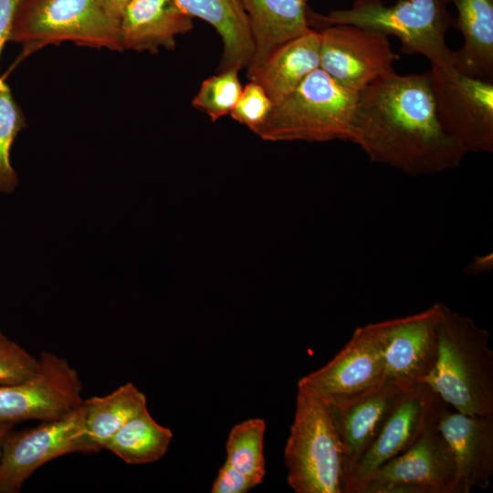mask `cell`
I'll return each instance as SVG.
<instances>
[{
	"label": "cell",
	"instance_id": "cell-26",
	"mask_svg": "<svg viewBox=\"0 0 493 493\" xmlns=\"http://www.w3.org/2000/svg\"><path fill=\"white\" fill-rule=\"evenodd\" d=\"M243 87L238 70L228 69L205 79L194 97L192 105L205 112L212 121L230 114Z\"/></svg>",
	"mask_w": 493,
	"mask_h": 493
},
{
	"label": "cell",
	"instance_id": "cell-6",
	"mask_svg": "<svg viewBox=\"0 0 493 493\" xmlns=\"http://www.w3.org/2000/svg\"><path fill=\"white\" fill-rule=\"evenodd\" d=\"M9 41L22 46L19 61L45 46L63 42L123 51L120 22L98 0H21Z\"/></svg>",
	"mask_w": 493,
	"mask_h": 493
},
{
	"label": "cell",
	"instance_id": "cell-3",
	"mask_svg": "<svg viewBox=\"0 0 493 493\" xmlns=\"http://www.w3.org/2000/svg\"><path fill=\"white\" fill-rule=\"evenodd\" d=\"M448 0H399L386 5L382 0H355L347 9H335L326 15L307 9L309 26L351 25L394 36L401 51L420 54L432 67L452 72L454 51L446 44L447 31L454 26Z\"/></svg>",
	"mask_w": 493,
	"mask_h": 493
},
{
	"label": "cell",
	"instance_id": "cell-14",
	"mask_svg": "<svg viewBox=\"0 0 493 493\" xmlns=\"http://www.w3.org/2000/svg\"><path fill=\"white\" fill-rule=\"evenodd\" d=\"M442 402L438 394L425 383L409 387L344 481L343 493H348L355 484L407 450Z\"/></svg>",
	"mask_w": 493,
	"mask_h": 493
},
{
	"label": "cell",
	"instance_id": "cell-24",
	"mask_svg": "<svg viewBox=\"0 0 493 493\" xmlns=\"http://www.w3.org/2000/svg\"><path fill=\"white\" fill-rule=\"evenodd\" d=\"M173 437L171 429L159 425L145 409L121 426L103 449L130 465L148 464L165 455Z\"/></svg>",
	"mask_w": 493,
	"mask_h": 493
},
{
	"label": "cell",
	"instance_id": "cell-8",
	"mask_svg": "<svg viewBox=\"0 0 493 493\" xmlns=\"http://www.w3.org/2000/svg\"><path fill=\"white\" fill-rule=\"evenodd\" d=\"M434 107L443 131L466 152H493V82L428 71Z\"/></svg>",
	"mask_w": 493,
	"mask_h": 493
},
{
	"label": "cell",
	"instance_id": "cell-20",
	"mask_svg": "<svg viewBox=\"0 0 493 493\" xmlns=\"http://www.w3.org/2000/svg\"><path fill=\"white\" fill-rule=\"evenodd\" d=\"M320 32L309 28L274 49L263 64L247 77L265 89L274 105L320 68Z\"/></svg>",
	"mask_w": 493,
	"mask_h": 493
},
{
	"label": "cell",
	"instance_id": "cell-17",
	"mask_svg": "<svg viewBox=\"0 0 493 493\" xmlns=\"http://www.w3.org/2000/svg\"><path fill=\"white\" fill-rule=\"evenodd\" d=\"M193 18L173 0H131L120 19L123 50L156 53L173 49L178 35L193 29Z\"/></svg>",
	"mask_w": 493,
	"mask_h": 493
},
{
	"label": "cell",
	"instance_id": "cell-27",
	"mask_svg": "<svg viewBox=\"0 0 493 493\" xmlns=\"http://www.w3.org/2000/svg\"><path fill=\"white\" fill-rule=\"evenodd\" d=\"M272 108L273 102L265 89L258 83L250 80L243 88L230 115L236 121L257 134L267 120Z\"/></svg>",
	"mask_w": 493,
	"mask_h": 493
},
{
	"label": "cell",
	"instance_id": "cell-4",
	"mask_svg": "<svg viewBox=\"0 0 493 493\" xmlns=\"http://www.w3.org/2000/svg\"><path fill=\"white\" fill-rule=\"evenodd\" d=\"M357 99L318 68L273 105L257 135L271 142H350Z\"/></svg>",
	"mask_w": 493,
	"mask_h": 493
},
{
	"label": "cell",
	"instance_id": "cell-10",
	"mask_svg": "<svg viewBox=\"0 0 493 493\" xmlns=\"http://www.w3.org/2000/svg\"><path fill=\"white\" fill-rule=\"evenodd\" d=\"M384 381L383 347L369 323L356 328L333 359L299 379L298 387L310 390L327 405L342 406L370 393Z\"/></svg>",
	"mask_w": 493,
	"mask_h": 493
},
{
	"label": "cell",
	"instance_id": "cell-23",
	"mask_svg": "<svg viewBox=\"0 0 493 493\" xmlns=\"http://www.w3.org/2000/svg\"><path fill=\"white\" fill-rule=\"evenodd\" d=\"M84 435L89 453L103 449L106 442L129 420L147 409L146 396L127 383L104 396L83 400Z\"/></svg>",
	"mask_w": 493,
	"mask_h": 493
},
{
	"label": "cell",
	"instance_id": "cell-25",
	"mask_svg": "<svg viewBox=\"0 0 493 493\" xmlns=\"http://www.w3.org/2000/svg\"><path fill=\"white\" fill-rule=\"evenodd\" d=\"M26 126L25 116L16 104L10 88L0 77V192L13 193L19 178L10 161L13 142Z\"/></svg>",
	"mask_w": 493,
	"mask_h": 493
},
{
	"label": "cell",
	"instance_id": "cell-31",
	"mask_svg": "<svg viewBox=\"0 0 493 493\" xmlns=\"http://www.w3.org/2000/svg\"><path fill=\"white\" fill-rule=\"evenodd\" d=\"M131 0H98L101 8L113 19L120 22L124 8Z\"/></svg>",
	"mask_w": 493,
	"mask_h": 493
},
{
	"label": "cell",
	"instance_id": "cell-30",
	"mask_svg": "<svg viewBox=\"0 0 493 493\" xmlns=\"http://www.w3.org/2000/svg\"><path fill=\"white\" fill-rule=\"evenodd\" d=\"M493 267V255L486 254L475 256L474 259L465 267V273L467 275H479L489 273Z\"/></svg>",
	"mask_w": 493,
	"mask_h": 493
},
{
	"label": "cell",
	"instance_id": "cell-11",
	"mask_svg": "<svg viewBox=\"0 0 493 493\" xmlns=\"http://www.w3.org/2000/svg\"><path fill=\"white\" fill-rule=\"evenodd\" d=\"M38 362L28 379L0 385V422L52 421L83 403L79 374L66 358L41 351Z\"/></svg>",
	"mask_w": 493,
	"mask_h": 493
},
{
	"label": "cell",
	"instance_id": "cell-2",
	"mask_svg": "<svg viewBox=\"0 0 493 493\" xmlns=\"http://www.w3.org/2000/svg\"><path fill=\"white\" fill-rule=\"evenodd\" d=\"M437 357L424 381L456 411L493 415V351L489 332L438 303Z\"/></svg>",
	"mask_w": 493,
	"mask_h": 493
},
{
	"label": "cell",
	"instance_id": "cell-5",
	"mask_svg": "<svg viewBox=\"0 0 493 493\" xmlns=\"http://www.w3.org/2000/svg\"><path fill=\"white\" fill-rule=\"evenodd\" d=\"M284 459L288 483L296 493L343 492V452L329 408L304 387H298Z\"/></svg>",
	"mask_w": 493,
	"mask_h": 493
},
{
	"label": "cell",
	"instance_id": "cell-19",
	"mask_svg": "<svg viewBox=\"0 0 493 493\" xmlns=\"http://www.w3.org/2000/svg\"><path fill=\"white\" fill-rule=\"evenodd\" d=\"M184 14L200 18L220 35L223 52L218 72L247 68L254 43L241 0H173Z\"/></svg>",
	"mask_w": 493,
	"mask_h": 493
},
{
	"label": "cell",
	"instance_id": "cell-32",
	"mask_svg": "<svg viewBox=\"0 0 493 493\" xmlns=\"http://www.w3.org/2000/svg\"><path fill=\"white\" fill-rule=\"evenodd\" d=\"M14 424L0 422V458L2 455V448L4 441L6 435L12 431Z\"/></svg>",
	"mask_w": 493,
	"mask_h": 493
},
{
	"label": "cell",
	"instance_id": "cell-21",
	"mask_svg": "<svg viewBox=\"0 0 493 493\" xmlns=\"http://www.w3.org/2000/svg\"><path fill=\"white\" fill-rule=\"evenodd\" d=\"M266 424L252 418L231 429L226 460L212 486V493H245L260 484L266 474L263 440Z\"/></svg>",
	"mask_w": 493,
	"mask_h": 493
},
{
	"label": "cell",
	"instance_id": "cell-29",
	"mask_svg": "<svg viewBox=\"0 0 493 493\" xmlns=\"http://www.w3.org/2000/svg\"><path fill=\"white\" fill-rule=\"evenodd\" d=\"M21 0H0V55L9 41L15 15Z\"/></svg>",
	"mask_w": 493,
	"mask_h": 493
},
{
	"label": "cell",
	"instance_id": "cell-15",
	"mask_svg": "<svg viewBox=\"0 0 493 493\" xmlns=\"http://www.w3.org/2000/svg\"><path fill=\"white\" fill-rule=\"evenodd\" d=\"M438 428L455 459L454 493L488 488L493 476V415H468L446 404Z\"/></svg>",
	"mask_w": 493,
	"mask_h": 493
},
{
	"label": "cell",
	"instance_id": "cell-22",
	"mask_svg": "<svg viewBox=\"0 0 493 493\" xmlns=\"http://www.w3.org/2000/svg\"><path fill=\"white\" fill-rule=\"evenodd\" d=\"M457 11L454 26L464 39L454 51V68L468 77L493 82V0H448Z\"/></svg>",
	"mask_w": 493,
	"mask_h": 493
},
{
	"label": "cell",
	"instance_id": "cell-7",
	"mask_svg": "<svg viewBox=\"0 0 493 493\" xmlns=\"http://www.w3.org/2000/svg\"><path fill=\"white\" fill-rule=\"evenodd\" d=\"M442 402L414 444L355 484L348 493H454L456 465L438 428Z\"/></svg>",
	"mask_w": 493,
	"mask_h": 493
},
{
	"label": "cell",
	"instance_id": "cell-13",
	"mask_svg": "<svg viewBox=\"0 0 493 493\" xmlns=\"http://www.w3.org/2000/svg\"><path fill=\"white\" fill-rule=\"evenodd\" d=\"M439 306L372 323L384 351L385 380L404 386L424 383L437 357Z\"/></svg>",
	"mask_w": 493,
	"mask_h": 493
},
{
	"label": "cell",
	"instance_id": "cell-16",
	"mask_svg": "<svg viewBox=\"0 0 493 493\" xmlns=\"http://www.w3.org/2000/svg\"><path fill=\"white\" fill-rule=\"evenodd\" d=\"M409 387L385 380L378 388L349 404L327 405L342 447L344 481Z\"/></svg>",
	"mask_w": 493,
	"mask_h": 493
},
{
	"label": "cell",
	"instance_id": "cell-28",
	"mask_svg": "<svg viewBox=\"0 0 493 493\" xmlns=\"http://www.w3.org/2000/svg\"><path fill=\"white\" fill-rule=\"evenodd\" d=\"M38 358L0 331V385L21 383L38 370Z\"/></svg>",
	"mask_w": 493,
	"mask_h": 493
},
{
	"label": "cell",
	"instance_id": "cell-18",
	"mask_svg": "<svg viewBox=\"0 0 493 493\" xmlns=\"http://www.w3.org/2000/svg\"><path fill=\"white\" fill-rule=\"evenodd\" d=\"M247 15L254 54L247 66L253 74L280 45L306 33L310 26L304 0H241Z\"/></svg>",
	"mask_w": 493,
	"mask_h": 493
},
{
	"label": "cell",
	"instance_id": "cell-33",
	"mask_svg": "<svg viewBox=\"0 0 493 493\" xmlns=\"http://www.w3.org/2000/svg\"><path fill=\"white\" fill-rule=\"evenodd\" d=\"M304 1H306V2H307L308 0H304Z\"/></svg>",
	"mask_w": 493,
	"mask_h": 493
},
{
	"label": "cell",
	"instance_id": "cell-12",
	"mask_svg": "<svg viewBox=\"0 0 493 493\" xmlns=\"http://www.w3.org/2000/svg\"><path fill=\"white\" fill-rule=\"evenodd\" d=\"M320 32V68L342 87L359 93L393 75L400 57L388 36L351 25H331Z\"/></svg>",
	"mask_w": 493,
	"mask_h": 493
},
{
	"label": "cell",
	"instance_id": "cell-1",
	"mask_svg": "<svg viewBox=\"0 0 493 493\" xmlns=\"http://www.w3.org/2000/svg\"><path fill=\"white\" fill-rule=\"evenodd\" d=\"M350 142L371 162L414 176L455 169L466 155L438 122L428 71L394 73L361 90Z\"/></svg>",
	"mask_w": 493,
	"mask_h": 493
},
{
	"label": "cell",
	"instance_id": "cell-9",
	"mask_svg": "<svg viewBox=\"0 0 493 493\" xmlns=\"http://www.w3.org/2000/svg\"><path fill=\"white\" fill-rule=\"evenodd\" d=\"M83 404L64 416L6 435L0 458V493H18L34 472L72 453H89Z\"/></svg>",
	"mask_w": 493,
	"mask_h": 493
}]
</instances>
